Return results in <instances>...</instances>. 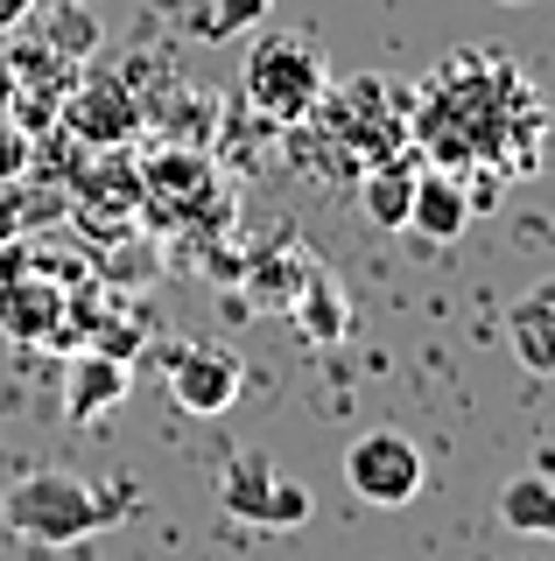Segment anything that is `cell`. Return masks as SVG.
I'll list each match as a JSON object with an SVG mask.
<instances>
[{
  "instance_id": "obj_8",
  "label": "cell",
  "mask_w": 555,
  "mask_h": 561,
  "mask_svg": "<svg viewBox=\"0 0 555 561\" xmlns=\"http://www.w3.org/2000/svg\"><path fill=\"white\" fill-rule=\"evenodd\" d=\"M127 358H106V351H78L71 373H64V414L78 421V428H92V421H106L120 400H127Z\"/></svg>"
},
{
  "instance_id": "obj_1",
  "label": "cell",
  "mask_w": 555,
  "mask_h": 561,
  "mask_svg": "<svg viewBox=\"0 0 555 561\" xmlns=\"http://www.w3.org/2000/svg\"><path fill=\"white\" fill-rule=\"evenodd\" d=\"M548 105L507 64V49H457L422 84V105H408V140L443 169H492L534 175L542 169Z\"/></svg>"
},
{
  "instance_id": "obj_16",
  "label": "cell",
  "mask_w": 555,
  "mask_h": 561,
  "mask_svg": "<svg viewBox=\"0 0 555 561\" xmlns=\"http://www.w3.org/2000/svg\"><path fill=\"white\" fill-rule=\"evenodd\" d=\"M499 8H520V0H499Z\"/></svg>"
},
{
  "instance_id": "obj_5",
  "label": "cell",
  "mask_w": 555,
  "mask_h": 561,
  "mask_svg": "<svg viewBox=\"0 0 555 561\" xmlns=\"http://www.w3.org/2000/svg\"><path fill=\"white\" fill-rule=\"evenodd\" d=\"M422 478H429V463L415 449V435H401V428H366V435L344 443V484H352V499L380 505V513L415 505Z\"/></svg>"
},
{
  "instance_id": "obj_3",
  "label": "cell",
  "mask_w": 555,
  "mask_h": 561,
  "mask_svg": "<svg viewBox=\"0 0 555 561\" xmlns=\"http://www.w3.org/2000/svg\"><path fill=\"white\" fill-rule=\"evenodd\" d=\"M239 92H247V105L260 119L303 127L324 105V92H331V64H324V49L303 43V35H260L247 49V64H239Z\"/></svg>"
},
{
  "instance_id": "obj_13",
  "label": "cell",
  "mask_w": 555,
  "mask_h": 561,
  "mask_svg": "<svg viewBox=\"0 0 555 561\" xmlns=\"http://www.w3.org/2000/svg\"><path fill=\"white\" fill-rule=\"evenodd\" d=\"M288 309H296V323H303V337H309V344H338V337H344V323H352V309H344L338 280L324 274V267L303 280V295H296Z\"/></svg>"
},
{
  "instance_id": "obj_6",
  "label": "cell",
  "mask_w": 555,
  "mask_h": 561,
  "mask_svg": "<svg viewBox=\"0 0 555 561\" xmlns=\"http://www.w3.org/2000/svg\"><path fill=\"white\" fill-rule=\"evenodd\" d=\"M239 386H247V365L218 344H183L177 358H169V393H177L183 414H204V421L225 414L239 400Z\"/></svg>"
},
{
  "instance_id": "obj_9",
  "label": "cell",
  "mask_w": 555,
  "mask_h": 561,
  "mask_svg": "<svg viewBox=\"0 0 555 561\" xmlns=\"http://www.w3.org/2000/svg\"><path fill=\"white\" fill-rule=\"evenodd\" d=\"M408 232H422V239H437V245L472 232V197H464V175H450V169H422V175H415Z\"/></svg>"
},
{
  "instance_id": "obj_15",
  "label": "cell",
  "mask_w": 555,
  "mask_h": 561,
  "mask_svg": "<svg viewBox=\"0 0 555 561\" xmlns=\"http://www.w3.org/2000/svg\"><path fill=\"white\" fill-rule=\"evenodd\" d=\"M36 8H49V0H0V35H8V28H22Z\"/></svg>"
},
{
  "instance_id": "obj_4",
  "label": "cell",
  "mask_w": 555,
  "mask_h": 561,
  "mask_svg": "<svg viewBox=\"0 0 555 561\" xmlns=\"http://www.w3.org/2000/svg\"><path fill=\"white\" fill-rule=\"evenodd\" d=\"M218 505L247 526H268V534H296V526H309V513H317V491L282 478L268 449H239L218 478Z\"/></svg>"
},
{
  "instance_id": "obj_2",
  "label": "cell",
  "mask_w": 555,
  "mask_h": 561,
  "mask_svg": "<svg viewBox=\"0 0 555 561\" xmlns=\"http://www.w3.org/2000/svg\"><path fill=\"white\" fill-rule=\"evenodd\" d=\"M127 505H134L127 484H99V478H78V470H29L22 484H8L0 519L36 548H78V540L127 519Z\"/></svg>"
},
{
  "instance_id": "obj_12",
  "label": "cell",
  "mask_w": 555,
  "mask_h": 561,
  "mask_svg": "<svg viewBox=\"0 0 555 561\" xmlns=\"http://www.w3.org/2000/svg\"><path fill=\"white\" fill-rule=\"evenodd\" d=\"M499 519L513 534H534V540H555V478L542 470H520V478L499 484Z\"/></svg>"
},
{
  "instance_id": "obj_10",
  "label": "cell",
  "mask_w": 555,
  "mask_h": 561,
  "mask_svg": "<svg viewBox=\"0 0 555 561\" xmlns=\"http://www.w3.org/2000/svg\"><path fill=\"white\" fill-rule=\"evenodd\" d=\"M507 344L534 379H555V274L534 280V288L507 309Z\"/></svg>"
},
{
  "instance_id": "obj_7",
  "label": "cell",
  "mask_w": 555,
  "mask_h": 561,
  "mask_svg": "<svg viewBox=\"0 0 555 561\" xmlns=\"http://www.w3.org/2000/svg\"><path fill=\"white\" fill-rule=\"evenodd\" d=\"M64 127H71L78 140H92V148H113V140H127L134 127H141V105L127 99V84L92 78V84H78V92L64 99Z\"/></svg>"
},
{
  "instance_id": "obj_14",
  "label": "cell",
  "mask_w": 555,
  "mask_h": 561,
  "mask_svg": "<svg viewBox=\"0 0 555 561\" xmlns=\"http://www.w3.org/2000/svg\"><path fill=\"white\" fill-rule=\"evenodd\" d=\"M268 8H274V0H212V8L197 14V35H204V43H233V35H247V28L268 22Z\"/></svg>"
},
{
  "instance_id": "obj_11",
  "label": "cell",
  "mask_w": 555,
  "mask_h": 561,
  "mask_svg": "<svg viewBox=\"0 0 555 561\" xmlns=\"http://www.w3.org/2000/svg\"><path fill=\"white\" fill-rule=\"evenodd\" d=\"M415 175H422L415 148H394V154H380V162H366V183H359V197H366L373 225H387V232H408V197H415Z\"/></svg>"
}]
</instances>
